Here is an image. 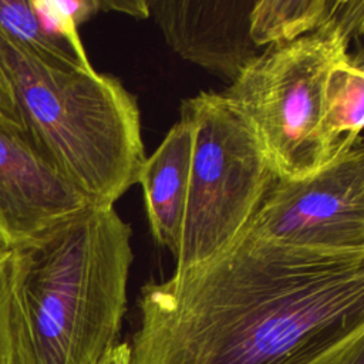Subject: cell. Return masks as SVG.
<instances>
[{"label":"cell","instance_id":"obj_1","mask_svg":"<svg viewBox=\"0 0 364 364\" xmlns=\"http://www.w3.org/2000/svg\"><path fill=\"white\" fill-rule=\"evenodd\" d=\"M131 364H326L364 336V252L253 237L151 280L138 297Z\"/></svg>","mask_w":364,"mask_h":364},{"label":"cell","instance_id":"obj_2","mask_svg":"<svg viewBox=\"0 0 364 364\" xmlns=\"http://www.w3.org/2000/svg\"><path fill=\"white\" fill-rule=\"evenodd\" d=\"M131 237L114 206L88 205L10 249L11 364H100L112 351Z\"/></svg>","mask_w":364,"mask_h":364},{"label":"cell","instance_id":"obj_3","mask_svg":"<svg viewBox=\"0 0 364 364\" xmlns=\"http://www.w3.org/2000/svg\"><path fill=\"white\" fill-rule=\"evenodd\" d=\"M0 64L34 149L88 205L112 208L146 158L136 97L114 75L50 67L1 38Z\"/></svg>","mask_w":364,"mask_h":364},{"label":"cell","instance_id":"obj_4","mask_svg":"<svg viewBox=\"0 0 364 364\" xmlns=\"http://www.w3.org/2000/svg\"><path fill=\"white\" fill-rule=\"evenodd\" d=\"M351 36L336 23L260 51L222 92L253 127L277 178L300 179L336 152L326 122L331 68L350 51Z\"/></svg>","mask_w":364,"mask_h":364},{"label":"cell","instance_id":"obj_5","mask_svg":"<svg viewBox=\"0 0 364 364\" xmlns=\"http://www.w3.org/2000/svg\"><path fill=\"white\" fill-rule=\"evenodd\" d=\"M181 118L192 127V158L175 273L239 239L277 179L253 127L222 94L183 100Z\"/></svg>","mask_w":364,"mask_h":364},{"label":"cell","instance_id":"obj_6","mask_svg":"<svg viewBox=\"0 0 364 364\" xmlns=\"http://www.w3.org/2000/svg\"><path fill=\"white\" fill-rule=\"evenodd\" d=\"M246 230L256 239L297 249L364 252L361 138L341 139L333 156L304 178H277Z\"/></svg>","mask_w":364,"mask_h":364},{"label":"cell","instance_id":"obj_7","mask_svg":"<svg viewBox=\"0 0 364 364\" xmlns=\"http://www.w3.org/2000/svg\"><path fill=\"white\" fill-rule=\"evenodd\" d=\"M168 46L229 85L260 53L250 38L255 0H146Z\"/></svg>","mask_w":364,"mask_h":364},{"label":"cell","instance_id":"obj_8","mask_svg":"<svg viewBox=\"0 0 364 364\" xmlns=\"http://www.w3.org/2000/svg\"><path fill=\"white\" fill-rule=\"evenodd\" d=\"M84 206L23 131L0 122V246L11 249Z\"/></svg>","mask_w":364,"mask_h":364},{"label":"cell","instance_id":"obj_9","mask_svg":"<svg viewBox=\"0 0 364 364\" xmlns=\"http://www.w3.org/2000/svg\"><path fill=\"white\" fill-rule=\"evenodd\" d=\"M192 127L179 118L156 149L145 158L136 183L142 188L151 233L175 257L181 243L189 189Z\"/></svg>","mask_w":364,"mask_h":364},{"label":"cell","instance_id":"obj_10","mask_svg":"<svg viewBox=\"0 0 364 364\" xmlns=\"http://www.w3.org/2000/svg\"><path fill=\"white\" fill-rule=\"evenodd\" d=\"M347 0H255L250 38L257 48L289 43L338 20Z\"/></svg>","mask_w":364,"mask_h":364},{"label":"cell","instance_id":"obj_11","mask_svg":"<svg viewBox=\"0 0 364 364\" xmlns=\"http://www.w3.org/2000/svg\"><path fill=\"white\" fill-rule=\"evenodd\" d=\"M0 38L21 54L55 68L92 70L64 41L44 30L31 0H0Z\"/></svg>","mask_w":364,"mask_h":364},{"label":"cell","instance_id":"obj_12","mask_svg":"<svg viewBox=\"0 0 364 364\" xmlns=\"http://www.w3.org/2000/svg\"><path fill=\"white\" fill-rule=\"evenodd\" d=\"M326 122L334 139L361 138L364 124V65L348 53L331 68L326 87Z\"/></svg>","mask_w":364,"mask_h":364},{"label":"cell","instance_id":"obj_13","mask_svg":"<svg viewBox=\"0 0 364 364\" xmlns=\"http://www.w3.org/2000/svg\"><path fill=\"white\" fill-rule=\"evenodd\" d=\"M31 6L46 31L67 43L81 60L90 61L78 27L100 11V0H31Z\"/></svg>","mask_w":364,"mask_h":364},{"label":"cell","instance_id":"obj_14","mask_svg":"<svg viewBox=\"0 0 364 364\" xmlns=\"http://www.w3.org/2000/svg\"><path fill=\"white\" fill-rule=\"evenodd\" d=\"M10 249L0 246V364H11Z\"/></svg>","mask_w":364,"mask_h":364},{"label":"cell","instance_id":"obj_15","mask_svg":"<svg viewBox=\"0 0 364 364\" xmlns=\"http://www.w3.org/2000/svg\"><path fill=\"white\" fill-rule=\"evenodd\" d=\"M0 122L13 125L21 129L20 119L16 109L14 97L10 88V84L7 81V77L3 71V67L0 64Z\"/></svg>","mask_w":364,"mask_h":364},{"label":"cell","instance_id":"obj_16","mask_svg":"<svg viewBox=\"0 0 364 364\" xmlns=\"http://www.w3.org/2000/svg\"><path fill=\"white\" fill-rule=\"evenodd\" d=\"M119 11L129 14L136 18H146L149 17V9L148 3L144 0H119V1H112V0H100V11Z\"/></svg>","mask_w":364,"mask_h":364},{"label":"cell","instance_id":"obj_17","mask_svg":"<svg viewBox=\"0 0 364 364\" xmlns=\"http://www.w3.org/2000/svg\"><path fill=\"white\" fill-rule=\"evenodd\" d=\"M326 364H364V336L348 343Z\"/></svg>","mask_w":364,"mask_h":364},{"label":"cell","instance_id":"obj_18","mask_svg":"<svg viewBox=\"0 0 364 364\" xmlns=\"http://www.w3.org/2000/svg\"><path fill=\"white\" fill-rule=\"evenodd\" d=\"M100 364H131L128 343L119 341Z\"/></svg>","mask_w":364,"mask_h":364}]
</instances>
